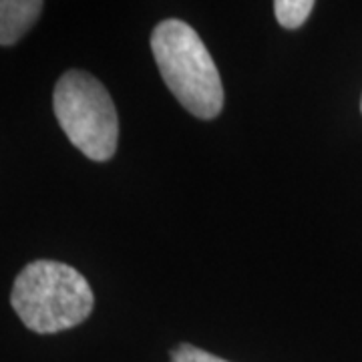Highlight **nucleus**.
I'll use <instances>...</instances> for the list:
<instances>
[{
    "mask_svg": "<svg viewBox=\"0 0 362 362\" xmlns=\"http://www.w3.org/2000/svg\"><path fill=\"white\" fill-rule=\"evenodd\" d=\"M11 304L26 328L39 334H54L85 322L95 296L89 282L75 268L39 259L16 276Z\"/></svg>",
    "mask_w": 362,
    "mask_h": 362,
    "instance_id": "1",
    "label": "nucleus"
},
{
    "mask_svg": "<svg viewBox=\"0 0 362 362\" xmlns=\"http://www.w3.org/2000/svg\"><path fill=\"white\" fill-rule=\"evenodd\" d=\"M151 51L161 78L192 115L216 119L223 107V85L211 54L192 26L169 18L153 28Z\"/></svg>",
    "mask_w": 362,
    "mask_h": 362,
    "instance_id": "2",
    "label": "nucleus"
},
{
    "mask_svg": "<svg viewBox=\"0 0 362 362\" xmlns=\"http://www.w3.org/2000/svg\"><path fill=\"white\" fill-rule=\"evenodd\" d=\"M52 109L69 141L93 161L115 156L119 121L103 83L85 71H66L52 93Z\"/></svg>",
    "mask_w": 362,
    "mask_h": 362,
    "instance_id": "3",
    "label": "nucleus"
},
{
    "mask_svg": "<svg viewBox=\"0 0 362 362\" xmlns=\"http://www.w3.org/2000/svg\"><path fill=\"white\" fill-rule=\"evenodd\" d=\"M39 0H0V45L11 47L25 37L42 13Z\"/></svg>",
    "mask_w": 362,
    "mask_h": 362,
    "instance_id": "4",
    "label": "nucleus"
},
{
    "mask_svg": "<svg viewBox=\"0 0 362 362\" xmlns=\"http://www.w3.org/2000/svg\"><path fill=\"white\" fill-rule=\"evenodd\" d=\"M312 8H314L312 0H276L274 2V14L278 23L288 30H294L304 25L312 14Z\"/></svg>",
    "mask_w": 362,
    "mask_h": 362,
    "instance_id": "5",
    "label": "nucleus"
},
{
    "mask_svg": "<svg viewBox=\"0 0 362 362\" xmlns=\"http://www.w3.org/2000/svg\"><path fill=\"white\" fill-rule=\"evenodd\" d=\"M171 362H228L211 354V352H206V350L197 349V346H192V344H180L177 349L171 350Z\"/></svg>",
    "mask_w": 362,
    "mask_h": 362,
    "instance_id": "6",
    "label": "nucleus"
},
{
    "mask_svg": "<svg viewBox=\"0 0 362 362\" xmlns=\"http://www.w3.org/2000/svg\"><path fill=\"white\" fill-rule=\"evenodd\" d=\"M361 109H362V101H361Z\"/></svg>",
    "mask_w": 362,
    "mask_h": 362,
    "instance_id": "7",
    "label": "nucleus"
}]
</instances>
